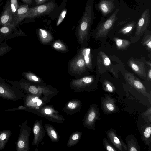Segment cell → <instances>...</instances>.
I'll use <instances>...</instances> for the list:
<instances>
[{
  "mask_svg": "<svg viewBox=\"0 0 151 151\" xmlns=\"http://www.w3.org/2000/svg\"><path fill=\"white\" fill-rule=\"evenodd\" d=\"M103 144L106 150L108 151H117L118 150L111 145L107 139L104 138L103 139Z\"/></svg>",
  "mask_w": 151,
  "mask_h": 151,
  "instance_id": "28",
  "label": "cell"
},
{
  "mask_svg": "<svg viewBox=\"0 0 151 151\" xmlns=\"http://www.w3.org/2000/svg\"><path fill=\"white\" fill-rule=\"evenodd\" d=\"M127 63L132 70L140 78L144 79L146 77L144 63L142 61L131 58L128 60Z\"/></svg>",
  "mask_w": 151,
  "mask_h": 151,
  "instance_id": "11",
  "label": "cell"
},
{
  "mask_svg": "<svg viewBox=\"0 0 151 151\" xmlns=\"http://www.w3.org/2000/svg\"><path fill=\"white\" fill-rule=\"evenodd\" d=\"M1 0H0V1H1Z\"/></svg>",
  "mask_w": 151,
  "mask_h": 151,
  "instance_id": "47",
  "label": "cell"
},
{
  "mask_svg": "<svg viewBox=\"0 0 151 151\" xmlns=\"http://www.w3.org/2000/svg\"><path fill=\"white\" fill-rule=\"evenodd\" d=\"M68 106L70 109H74L76 108V105L74 103L70 102L68 103Z\"/></svg>",
  "mask_w": 151,
  "mask_h": 151,
  "instance_id": "36",
  "label": "cell"
},
{
  "mask_svg": "<svg viewBox=\"0 0 151 151\" xmlns=\"http://www.w3.org/2000/svg\"><path fill=\"white\" fill-rule=\"evenodd\" d=\"M50 133L52 136L55 139H56L57 137V135L55 131L53 130H52Z\"/></svg>",
  "mask_w": 151,
  "mask_h": 151,
  "instance_id": "37",
  "label": "cell"
},
{
  "mask_svg": "<svg viewBox=\"0 0 151 151\" xmlns=\"http://www.w3.org/2000/svg\"><path fill=\"white\" fill-rule=\"evenodd\" d=\"M94 79L92 76H86L78 80V82L82 86H87L92 84Z\"/></svg>",
  "mask_w": 151,
  "mask_h": 151,
  "instance_id": "25",
  "label": "cell"
},
{
  "mask_svg": "<svg viewBox=\"0 0 151 151\" xmlns=\"http://www.w3.org/2000/svg\"><path fill=\"white\" fill-rule=\"evenodd\" d=\"M97 9L105 17L112 13L115 8L112 0H100L96 4Z\"/></svg>",
  "mask_w": 151,
  "mask_h": 151,
  "instance_id": "12",
  "label": "cell"
},
{
  "mask_svg": "<svg viewBox=\"0 0 151 151\" xmlns=\"http://www.w3.org/2000/svg\"><path fill=\"white\" fill-rule=\"evenodd\" d=\"M38 34L42 41L43 42H48L51 40L52 36L46 30L39 29Z\"/></svg>",
  "mask_w": 151,
  "mask_h": 151,
  "instance_id": "23",
  "label": "cell"
},
{
  "mask_svg": "<svg viewBox=\"0 0 151 151\" xmlns=\"http://www.w3.org/2000/svg\"><path fill=\"white\" fill-rule=\"evenodd\" d=\"M53 47L55 49L59 50H65L66 48L65 46L59 41H56L55 42L53 45Z\"/></svg>",
  "mask_w": 151,
  "mask_h": 151,
  "instance_id": "30",
  "label": "cell"
},
{
  "mask_svg": "<svg viewBox=\"0 0 151 151\" xmlns=\"http://www.w3.org/2000/svg\"><path fill=\"white\" fill-rule=\"evenodd\" d=\"M24 3L27 4H30L31 3L32 0H22Z\"/></svg>",
  "mask_w": 151,
  "mask_h": 151,
  "instance_id": "41",
  "label": "cell"
},
{
  "mask_svg": "<svg viewBox=\"0 0 151 151\" xmlns=\"http://www.w3.org/2000/svg\"><path fill=\"white\" fill-rule=\"evenodd\" d=\"M29 77L30 79H32V80L34 81H39V79L38 78L34 75H30L29 76Z\"/></svg>",
  "mask_w": 151,
  "mask_h": 151,
  "instance_id": "35",
  "label": "cell"
},
{
  "mask_svg": "<svg viewBox=\"0 0 151 151\" xmlns=\"http://www.w3.org/2000/svg\"><path fill=\"white\" fill-rule=\"evenodd\" d=\"M117 9L108 18L103 17L95 29L96 37L97 38L105 37L113 27L118 18L117 14L119 12Z\"/></svg>",
  "mask_w": 151,
  "mask_h": 151,
  "instance_id": "2",
  "label": "cell"
},
{
  "mask_svg": "<svg viewBox=\"0 0 151 151\" xmlns=\"http://www.w3.org/2000/svg\"><path fill=\"white\" fill-rule=\"evenodd\" d=\"M29 8L28 5H23L19 6L14 18V21L16 23H18L24 19V16Z\"/></svg>",
  "mask_w": 151,
  "mask_h": 151,
  "instance_id": "16",
  "label": "cell"
},
{
  "mask_svg": "<svg viewBox=\"0 0 151 151\" xmlns=\"http://www.w3.org/2000/svg\"><path fill=\"white\" fill-rule=\"evenodd\" d=\"M136 23L135 21H130L121 29L119 33L124 35L130 34L136 27Z\"/></svg>",
  "mask_w": 151,
  "mask_h": 151,
  "instance_id": "22",
  "label": "cell"
},
{
  "mask_svg": "<svg viewBox=\"0 0 151 151\" xmlns=\"http://www.w3.org/2000/svg\"><path fill=\"white\" fill-rule=\"evenodd\" d=\"M27 91L32 94H37L38 92V89L35 86L31 85L29 86Z\"/></svg>",
  "mask_w": 151,
  "mask_h": 151,
  "instance_id": "32",
  "label": "cell"
},
{
  "mask_svg": "<svg viewBox=\"0 0 151 151\" xmlns=\"http://www.w3.org/2000/svg\"><path fill=\"white\" fill-rule=\"evenodd\" d=\"M103 88L104 91L110 93H114L115 90V88L113 84L107 80H104L103 82Z\"/></svg>",
  "mask_w": 151,
  "mask_h": 151,
  "instance_id": "24",
  "label": "cell"
},
{
  "mask_svg": "<svg viewBox=\"0 0 151 151\" xmlns=\"http://www.w3.org/2000/svg\"><path fill=\"white\" fill-rule=\"evenodd\" d=\"M37 105L38 106L40 105L42 102L41 100L40 99H38L37 101Z\"/></svg>",
  "mask_w": 151,
  "mask_h": 151,
  "instance_id": "43",
  "label": "cell"
},
{
  "mask_svg": "<svg viewBox=\"0 0 151 151\" xmlns=\"http://www.w3.org/2000/svg\"><path fill=\"white\" fill-rule=\"evenodd\" d=\"M48 0H35V2L37 4H40L45 3Z\"/></svg>",
  "mask_w": 151,
  "mask_h": 151,
  "instance_id": "39",
  "label": "cell"
},
{
  "mask_svg": "<svg viewBox=\"0 0 151 151\" xmlns=\"http://www.w3.org/2000/svg\"><path fill=\"white\" fill-rule=\"evenodd\" d=\"M67 13V10L66 9H64L62 11L56 23L57 26L59 25L62 22L65 17Z\"/></svg>",
  "mask_w": 151,
  "mask_h": 151,
  "instance_id": "31",
  "label": "cell"
},
{
  "mask_svg": "<svg viewBox=\"0 0 151 151\" xmlns=\"http://www.w3.org/2000/svg\"><path fill=\"white\" fill-rule=\"evenodd\" d=\"M86 118L85 124L89 128L95 129V123L100 119V111L96 104L92 105Z\"/></svg>",
  "mask_w": 151,
  "mask_h": 151,
  "instance_id": "10",
  "label": "cell"
},
{
  "mask_svg": "<svg viewBox=\"0 0 151 151\" xmlns=\"http://www.w3.org/2000/svg\"><path fill=\"white\" fill-rule=\"evenodd\" d=\"M95 0H87L84 12L79 23L78 34L80 40L86 39L96 16L93 9Z\"/></svg>",
  "mask_w": 151,
  "mask_h": 151,
  "instance_id": "1",
  "label": "cell"
},
{
  "mask_svg": "<svg viewBox=\"0 0 151 151\" xmlns=\"http://www.w3.org/2000/svg\"><path fill=\"white\" fill-rule=\"evenodd\" d=\"M113 0V1H114L115 0Z\"/></svg>",
  "mask_w": 151,
  "mask_h": 151,
  "instance_id": "46",
  "label": "cell"
},
{
  "mask_svg": "<svg viewBox=\"0 0 151 151\" xmlns=\"http://www.w3.org/2000/svg\"><path fill=\"white\" fill-rule=\"evenodd\" d=\"M55 6L54 3L51 1L44 4L29 8L27 13L24 16V18H32L49 14L53 10Z\"/></svg>",
  "mask_w": 151,
  "mask_h": 151,
  "instance_id": "6",
  "label": "cell"
},
{
  "mask_svg": "<svg viewBox=\"0 0 151 151\" xmlns=\"http://www.w3.org/2000/svg\"><path fill=\"white\" fill-rule=\"evenodd\" d=\"M117 48L119 50H124L127 49L130 45L131 42L129 40L114 37L113 39Z\"/></svg>",
  "mask_w": 151,
  "mask_h": 151,
  "instance_id": "20",
  "label": "cell"
},
{
  "mask_svg": "<svg viewBox=\"0 0 151 151\" xmlns=\"http://www.w3.org/2000/svg\"><path fill=\"white\" fill-rule=\"evenodd\" d=\"M108 140L118 150H127V145L122 140L121 137L116 134V131L112 128H110L106 132Z\"/></svg>",
  "mask_w": 151,
  "mask_h": 151,
  "instance_id": "9",
  "label": "cell"
},
{
  "mask_svg": "<svg viewBox=\"0 0 151 151\" xmlns=\"http://www.w3.org/2000/svg\"><path fill=\"white\" fill-rule=\"evenodd\" d=\"M142 44L145 46L150 53L151 52V32L150 30H147L141 42Z\"/></svg>",
  "mask_w": 151,
  "mask_h": 151,
  "instance_id": "21",
  "label": "cell"
},
{
  "mask_svg": "<svg viewBox=\"0 0 151 151\" xmlns=\"http://www.w3.org/2000/svg\"><path fill=\"white\" fill-rule=\"evenodd\" d=\"M30 128L25 121L22 124L20 133L15 143L17 151H27L29 149V139L30 133Z\"/></svg>",
  "mask_w": 151,
  "mask_h": 151,
  "instance_id": "5",
  "label": "cell"
},
{
  "mask_svg": "<svg viewBox=\"0 0 151 151\" xmlns=\"http://www.w3.org/2000/svg\"><path fill=\"white\" fill-rule=\"evenodd\" d=\"M36 109H38L39 108L38 107H37L36 108Z\"/></svg>",
  "mask_w": 151,
  "mask_h": 151,
  "instance_id": "45",
  "label": "cell"
},
{
  "mask_svg": "<svg viewBox=\"0 0 151 151\" xmlns=\"http://www.w3.org/2000/svg\"><path fill=\"white\" fill-rule=\"evenodd\" d=\"M72 63L71 65V68L76 73H81L85 70L86 66L83 57L81 54Z\"/></svg>",
  "mask_w": 151,
  "mask_h": 151,
  "instance_id": "14",
  "label": "cell"
},
{
  "mask_svg": "<svg viewBox=\"0 0 151 151\" xmlns=\"http://www.w3.org/2000/svg\"><path fill=\"white\" fill-rule=\"evenodd\" d=\"M79 137V135L78 134H76L73 135L72 137V139L73 140H76L78 139Z\"/></svg>",
  "mask_w": 151,
  "mask_h": 151,
  "instance_id": "40",
  "label": "cell"
},
{
  "mask_svg": "<svg viewBox=\"0 0 151 151\" xmlns=\"http://www.w3.org/2000/svg\"><path fill=\"white\" fill-rule=\"evenodd\" d=\"M13 20H14V16L11 10L9 4L7 3L0 16V24L3 25L12 24L11 22Z\"/></svg>",
  "mask_w": 151,
  "mask_h": 151,
  "instance_id": "13",
  "label": "cell"
},
{
  "mask_svg": "<svg viewBox=\"0 0 151 151\" xmlns=\"http://www.w3.org/2000/svg\"><path fill=\"white\" fill-rule=\"evenodd\" d=\"M100 54L104 65L107 68L110 67L111 65V62L109 58L102 51H100Z\"/></svg>",
  "mask_w": 151,
  "mask_h": 151,
  "instance_id": "26",
  "label": "cell"
},
{
  "mask_svg": "<svg viewBox=\"0 0 151 151\" xmlns=\"http://www.w3.org/2000/svg\"><path fill=\"white\" fill-rule=\"evenodd\" d=\"M9 5L14 18L17 11L19 6L17 0H10Z\"/></svg>",
  "mask_w": 151,
  "mask_h": 151,
  "instance_id": "27",
  "label": "cell"
},
{
  "mask_svg": "<svg viewBox=\"0 0 151 151\" xmlns=\"http://www.w3.org/2000/svg\"><path fill=\"white\" fill-rule=\"evenodd\" d=\"M81 54L83 57L86 66L89 69H91L92 64L90 49L89 48L83 49L81 51Z\"/></svg>",
  "mask_w": 151,
  "mask_h": 151,
  "instance_id": "19",
  "label": "cell"
},
{
  "mask_svg": "<svg viewBox=\"0 0 151 151\" xmlns=\"http://www.w3.org/2000/svg\"><path fill=\"white\" fill-rule=\"evenodd\" d=\"M124 77L126 81L139 92L150 99V95L147 92L143 83L134 75L128 72L125 73Z\"/></svg>",
  "mask_w": 151,
  "mask_h": 151,
  "instance_id": "8",
  "label": "cell"
},
{
  "mask_svg": "<svg viewBox=\"0 0 151 151\" xmlns=\"http://www.w3.org/2000/svg\"><path fill=\"white\" fill-rule=\"evenodd\" d=\"M12 135V132L10 130L0 131V151L4 149Z\"/></svg>",
  "mask_w": 151,
  "mask_h": 151,
  "instance_id": "18",
  "label": "cell"
},
{
  "mask_svg": "<svg viewBox=\"0 0 151 151\" xmlns=\"http://www.w3.org/2000/svg\"><path fill=\"white\" fill-rule=\"evenodd\" d=\"M101 108L106 114H110L118 112L119 110L116 104V99L111 95L105 94L101 99Z\"/></svg>",
  "mask_w": 151,
  "mask_h": 151,
  "instance_id": "7",
  "label": "cell"
},
{
  "mask_svg": "<svg viewBox=\"0 0 151 151\" xmlns=\"http://www.w3.org/2000/svg\"><path fill=\"white\" fill-rule=\"evenodd\" d=\"M125 141L127 143L128 151H139L141 147L139 145L136 138L133 135L127 136Z\"/></svg>",
  "mask_w": 151,
  "mask_h": 151,
  "instance_id": "15",
  "label": "cell"
},
{
  "mask_svg": "<svg viewBox=\"0 0 151 151\" xmlns=\"http://www.w3.org/2000/svg\"><path fill=\"white\" fill-rule=\"evenodd\" d=\"M7 25H4L0 28V31L1 32L3 33H6L9 32L10 29Z\"/></svg>",
  "mask_w": 151,
  "mask_h": 151,
  "instance_id": "33",
  "label": "cell"
},
{
  "mask_svg": "<svg viewBox=\"0 0 151 151\" xmlns=\"http://www.w3.org/2000/svg\"><path fill=\"white\" fill-rule=\"evenodd\" d=\"M142 117L147 123L151 122V108L150 107L147 111L142 114Z\"/></svg>",
  "mask_w": 151,
  "mask_h": 151,
  "instance_id": "29",
  "label": "cell"
},
{
  "mask_svg": "<svg viewBox=\"0 0 151 151\" xmlns=\"http://www.w3.org/2000/svg\"><path fill=\"white\" fill-rule=\"evenodd\" d=\"M45 112L46 114H49L51 113V111L48 108L46 109L44 111Z\"/></svg>",
  "mask_w": 151,
  "mask_h": 151,
  "instance_id": "42",
  "label": "cell"
},
{
  "mask_svg": "<svg viewBox=\"0 0 151 151\" xmlns=\"http://www.w3.org/2000/svg\"><path fill=\"white\" fill-rule=\"evenodd\" d=\"M147 63L148 65L150 66V67H151V63L150 62H147Z\"/></svg>",
  "mask_w": 151,
  "mask_h": 151,
  "instance_id": "44",
  "label": "cell"
},
{
  "mask_svg": "<svg viewBox=\"0 0 151 151\" xmlns=\"http://www.w3.org/2000/svg\"><path fill=\"white\" fill-rule=\"evenodd\" d=\"M147 76V80L148 81H150L151 79V69L150 68L148 70Z\"/></svg>",
  "mask_w": 151,
  "mask_h": 151,
  "instance_id": "38",
  "label": "cell"
},
{
  "mask_svg": "<svg viewBox=\"0 0 151 151\" xmlns=\"http://www.w3.org/2000/svg\"><path fill=\"white\" fill-rule=\"evenodd\" d=\"M40 131L39 127L37 124H35L34 127L33 132L35 135H36L38 134Z\"/></svg>",
  "mask_w": 151,
  "mask_h": 151,
  "instance_id": "34",
  "label": "cell"
},
{
  "mask_svg": "<svg viewBox=\"0 0 151 151\" xmlns=\"http://www.w3.org/2000/svg\"><path fill=\"white\" fill-rule=\"evenodd\" d=\"M150 22L149 11L148 9H146L142 13L136 23L134 35L131 39L132 42H134L139 40L142 35L147 30Z\"/></svg>",
  "mask_w": 151,
  "mask_h": 151,
  "instance_id": "4",
  "label": "cell"
},
{
  "mask_svg": "<svg viewBox=\"0 0 151 151\" xmlns=\"http://www.w3.org/2000/svg\"><path fill=\"white\" fill-rule=\"evenodd\" d=\"M151 124L150 123H147L142 130L141 138L144 142L149 146L151 145Z\"/></svg>",
  "mask_w": 151,
  "mask_h": 151,
  "instance_id": "17",
  "label": "cell"
},
{
  "mask_svg": "<svg viewBox=\"0 0 151 151\" xmlns=\"http://www.w3.org/2000/svg\"><path fill=\"white\" fill-rule=\"evenodd\" d=\"M24 96L22 91L0 81V97L7 100L16 101L21 99Z\"/></svg>",
  "mask_w": 151,
  "mask_h": 151,
  "instance_id": "3",
  "label": "cell"
}]
</instances>
